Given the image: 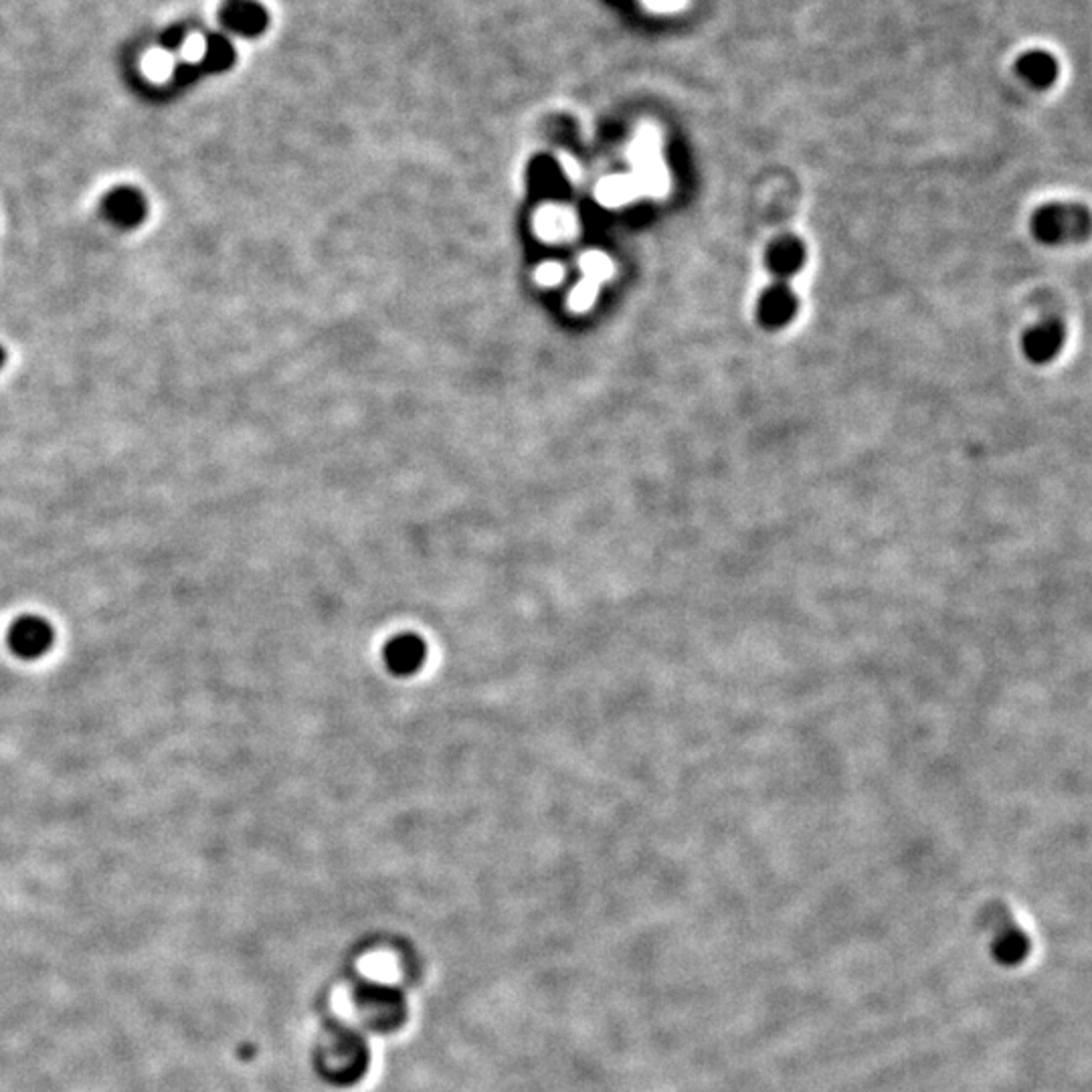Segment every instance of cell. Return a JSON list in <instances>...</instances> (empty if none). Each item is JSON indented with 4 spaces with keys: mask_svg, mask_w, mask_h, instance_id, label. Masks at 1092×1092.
Returning <instances> with one entry per match:
<instances>
[{
    "mask_svg": "<svg viewBox=\"0 0 1092 1092\" xmlns=\"http://www.w3.org/2000/svg\"><path fill=\"white\" fill-rule=\"evenodd\" d=\"M1020 70L1032 84L1046 85L1051 84L1056 68H1054V61L1051 57L1034 53V56L1023 57Z\"/></svg>",
    "mask_w": 1092,
    "mask_h": 1092,
    "instance_id": "cell-12",
    "label": "cell"
},
{
    "mask_svg": "<svg viewBox=\"0 0 1092 1092\" xmlns=\"http://www.w3.org/2000/svg\"><path fill=\"white\" fill-rule=\"evenodd\" d=\"M1065 344V326L1056 320L1040 323L1026 330L1022 340L1023 354L1032 363L1052 361Z\"/></svg>",
    "mask_w": 1092,
    "mask_h": 1092,
    "instance_id": "cell-9",
    "label": "cell"
},
{
    "mask_svg": "<svg viewBox=\"0 0 1092 1092\" xmlns=\"http://www.w3.org/2000/svg\"><path fill=\"white\" fill-rule=\"evenodd\" d=\"M221 21L241 37H257L266 31L269 16L255 0H227L221 9Z\"/></svg>",
    "mask_w": 1092,
    "mask_h": 1092,
    "instance_id": "cell-7",
    "label": "cell"
},
{
    "mask_svg": "<svg viewBox=\"0 0 1092 1092\" xmlns=\"http://www.w3.org/2000/svg\"><path fill=\"white\" fill-rule=\"evenodd\" d=\"M354 1008L364 1026L373 1032H395L407 1020V1002L399 990L385 983L361 981L352 995Z\"/></svg>",
    "mask_w": 1092,
    "mask_h": 1092,
    "instance_id": "cell-2",
    "label": "cell"
},
{
    "mask_svg": "<svg viewBox=\"0 0 1092 1092\" xmlns=\"http://www.w3.org/2000/svg\"><path fill=\"white\" fill-rule=\"evenodd\" d=\"M318 1063L324 1077L338 1087H351L368 1068V1048L361 1034L347 1026H332L324 1036Z\"/></svg>",
    "mask_w": 1092,
    "mask_h": 1092,
    "instance_id": "cell-1",
    "label": "cell"
},
{
    "mask_svg": "<svg viewBox=\"0 0 1092 1092\" xmlns=\"http://www.w3.org/2000/svg\"><path fill=\"white\" fill-rule=\"evenodd\" d=\"M51 644L53 630L41 617H21L9 631V645L19 658H41Z\"/></svg>",
    "mask_w": 1092,
    "mask_h": 1092,
    "instance_id": "cell-6",
    "label": "cell"
},
{
    "mask_svg": "<svg viewBox=\"0 0 1092 1092\" xmlns=\"http://www.w3.org/2000/svg\"><path fill=\"white\" fill-rule=\"evenodd\" d=\"M4 363H7V351L0 347V368L4 366Z\"/></svg>",
    "mask_w": 1092,
    "mask_h": 1092,
    "instance_id": "cell-14",
    "label": "cell"
},
{
    "mask_svg": "<svg viewBox=\"0 0 1092 1092\" xmlns=\"http://www.w3.org/2000/svg\"><path fill=\"white\" fill-rule=\"evenodd\" d=\"M101 215L116 229L132 231L148 217V198L136 186H116L101 198Z\"/></svg>",
    "mask_w": 1092,
    "mask_h": 1092,
    "instance_id": "cell-4",
    "label": "cell"
},
{
    "mask_svg": "<svg viewBox=\"0 0 1092 1092\" xmlns=\"http://www.w3.org/2000/svg\"><path fill=\"white\" fill-rule=\"evenodd\" d=\"M799 302L789 278H771L756 304V320L765 330H781L796 320Z\"/></svg>",
    "mask_w": 1092,
    "mask_h": 1092,
    "instance_id": "cell-3",
    "label": "cell"
},
{
    "mask_svg": "<svg viewBox=\"0 0 1092 1092\" xmlns=\"http://www.w3.org/2000/svg\"><path fill=\"white\" fill-rule=\"evenodd\" d=\"M808 259V250L803 239L796 233H779L771 239L765 250V267L771 278H793L799 269H803Z\"/></svg>",
    "mask_w": 1092,
    "mask_h": 1092,
    "instance_id": "cell-5",
    "label": "cell"
},
{
    "mask_svg": "<svg viewBox=\"0 0 1092 1092\" xmlns=\"http://www.w3.org/2000/svg\"><path fill=\"white\" fill-rule=\"evenodd\" d=\"M184 43H186L184 31L179 27L170 28V31H167V35L162 37V45H165L167 49H179V47H182Z\"/></svg>",
    "mask_w": 1092,
    "mask_h": 1092,
    "instance_id": "cell-13",
    "label": "cell"
},
{
    "mask_svg": "<svg viewBox=\"0 0 1092 1092\" xmlns=\"http://www.w3.org/2000/svg\"><path fill=\"white\" fill-rule=\"evenodd\" d=\"M425 658V650L417 638L403 635L392 640L387 647V664L395 674L415 672Z\"/></svg>",
    "mask_w": 1092,
    "mask_h": 1092,
    "instance_id": "cell-10",
    "label": "cell"
},
{
    "mask_svg": "<svg viewBox=\"0 0 1092 1092\" xmlns=\"http://www.w3.org/2000/svg\"><path fill=\"white\" fill-rule=\"evenodd\" d=\"M1079 223L1087 225V217L1079 219L1077 209L1052 205L1038 210L1034 215V233L1044 243H1056L1068 235H1077Z\"/></svg>",
    "mask_w": 1092,
    "mask_h": 1092,
    "instance_id": "cell-8",
    "label": "cell"
},
{
    "mask_svg": "<svg viewBox=\"0 0 1092 1092\" xmlns=\"http://www.w3.org/2000/svg\"><path fill=\"white\" fill-rule=\"evenodd\" d=\"M233 61H235V49L225 37L215 35L203 45V57H201L203 70L223 71L231 68Z\"/></svg>",
    "mask_w": 1092,
    "mask_h": 1092,
    "instance_id": "cell-11",
    "label": "cell"
}]
</instances>
